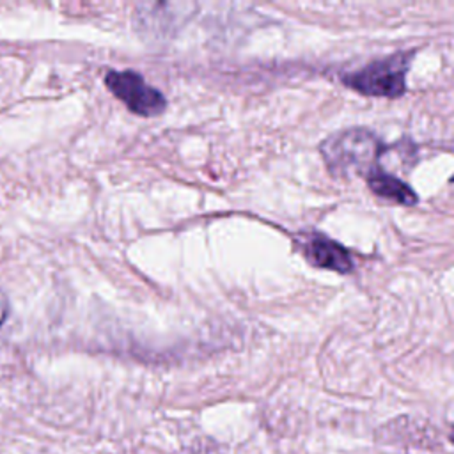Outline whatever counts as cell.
Listing matches in <instances>:
<instances>
[{
    "mask_svg": "<svg viewBox=\"0 0 454 454\" xmlns=\"http://www.w3.org/2000/svg\"><path fill=\"white\" fill-rule=\"evenodd\" d=\"M383 145L378 137L365 128H348L323 140L319 151L323 160L337 177L369 176L378 168V158Z\"/></svg>",
    "mask_w": 454,
    "mask_h": 454,
    "instance_id": "cell-1",
    "label": "cell"
},
{
    "mask_svg": "<svg viewBox=\"0 0 454 454\" xmlns=\"http://www.w3.org/2000/svg\"><path fill=\"white\" fill-rule=\"evenodd\" d=\"M411 57L408 53H395L342 76L346 87L364 96L399 98L406 92V74Z\"/></svg>",
    "mask_w": 454,
    "mask_h": 454,
    "instance_id": "cell-2",
    "label": "cell"
},
{
    "mask_svg": "<svg viewBox=\"0 0 454 454\" xmlns=\"http://www.w3.org/2000/svg\"><path fill=\"white\" fill-rule=\"evenodd\" d=\"M105 83L108 90L137 115L154 117L167 108L165 96L133 69H110L105 74Z\"/></svg>",
    "mask_w": 454,
    "mask_h": 454,
    "instance_id": "cell-3",
    "label": "cell"
},
{
    "mask_svg": "<svg viewBox=\"0 0 454 454\" xmlns=\"http://www.w3.org/2000/svg\"><path fill=\"white\" fill-rule=\"evenodd\" d=\"M303 252L312 266L333 270L337 273H348L353 270L351 254L340 243L323 234L309 236L303 243Z\"/></svg>",
    "mask_w": 454,
    "mask_h": 454,
    "instance_id": "cell-4",
    "label": "cell"
},
{
    "mask_svg": "<svg viewBox=\"0 0 454 454\" xmlns=\"http://www.w3.org/2000/svg\"><path fill=\"white\" fill-rule=\"evenodd\" d=\"M365 179L371 192L381 199H387L403 206H415L419 202L417 193L404 181L397 179L392 174L383 172L380 167L374 168Z\"/></svg>",
    "mask_w": 454,
    "mask_h": 454,
    "instance_id": "cell-5",
    "label": "cell"
},
{
    "mask_svg": "<svg viewBox=\"0 0 454 454\" xmlns=\"http://www.w3.org/2000/svg\"><path fill=\"white\" fill-rule=\"evenodd\" d=\"M7 316H9V300H7L5 293L0 289V326L4 325Z\"/></svg>",
    "mask_w": 454,
    "mask_h": 454,
    "instance_id": "cell-6",
    "label": "cell"
},
{
    "mask_svg": "<svg viewBox=\"0 0 454 454\" xmlns=\"http://www.w3.org/2000/svg\"><path fill=\"white\" fill-rule=\"evenodd\" d=\"M450 442L454 443V427H452V431H450Z\"/></svg>",
    "mask_w": 454,
    "mask_h": 454,
    "instance_id": "cell-7",
    "label": "cell"
}]
</instances>
